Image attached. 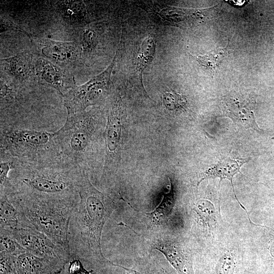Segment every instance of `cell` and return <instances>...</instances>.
<instances>
[{
  "instance_id": "cell-1",
  "label": "cell",
  "mask_w": 274,
  "mask_h": 274,
  "mask_svg": "<svg viewBox=\"0 0 274 274\" xmlns=\"http://www.w3.org/2000/svg\"><path fill=\"white\" fill-rule=\"evenodd\" d=\"M90 118L84 111L68 115L64 125L55 132L63 153L75 161L80 160L89 144L91 129Z\"/></svg>"
},
{
  "instance_id": "cell-2",
  "label": "cell",
  "mask_w": 274,
  "mask_h": 274,
  "mask_svg": "<svg viewBox=\"0 0 274 274\" xmlns=\"http://www.w3.org/2000/svg\"><path fill=\"white\" fill-rule=\"evenodd\" d=\"M116 58V55L102 72L94 76L85 83L76 86L63 96V104L68 115L84 111L88 107L95 104L111 83V75Z\"/></svg>"
},
{
  "instance_id": "cell-3",
  "label": "cell",
  "mask_w": 274,
  "mask_h": 274,
  "mask_svg": "<svg viewBox=\"0 0 274 274\" xmlns=\"http://www.w3.org/2000/svg\"><path fill=\"white\" fill-rule=\"evenodd\" d=\"M32 43L39 54L38 56L70 70L83 59L80 44L75 42L43 39Z\"/></svg>"
},
{
  "instance_id": "cell-4",
  "label": "cell",
  "mask_w": 274,
  "mask_h": 274,
  "mask_svg": "<svg viewBox=\"0 0 274 274\" xmlns=\"http://www.w3.org/2000/svg\"><path fill=\"white\" fill-rule=\"evenodd\" d=\"M34 72L39 83L53 88L62 96L77 86L70 70L38 55L34 56Z\"/></svg>"
},
{
  "instance_id": "cell-5",
  "label": "cell",
  "mask_w": 274,
  "mask_h": 274,
  "mask_svg": "<svg viewBox=\"0 0 274 274\" xmlns=\"http://www.w3.org/2000/svg\"><path fill=\"white\" fill-rule=\"evenodd\" d=\"M55 132L27 129L6 130L1 136V146L18 153L44 149L54 141Z\"/></svg>"
},
{
  "instance_id": "cell-6",
  "label": "cell",
  "mask_w": 274,
  "mask_h": 274,
  "mask_svg": "<svg viewBox=\"0 0 274 274\" xmlns=\"http://www.w3.org/2000/svg\"><path fill=\"white\" fill-rule=\"evenodd\" d=\"M81 184L79 194L82 220L89 232L100 244L101 229L105 222V208L100 197L86 179Z\"/></svg>"
},
{
  "instance_id": "cell-7",
  "label": "cell",
  "mask_w": 274,
  "mask_h": 274,
  "mask_svg": "<svg viewBox=\"0 0 274 274\" xmlns=\"http://www.w3.org/2000/svg\"><path fill=\"white\" fill-rule=\"evenodd\" d=\"M1 73L16 83L35 79L34 56L27 51L1 59Z\"/></svg>"
},
{
  "instance_id": "cell-8",
  "label": "cell",
  "mask_w": 274,
  "mask_h": 274,
  "mask_svg": "<svg viewBox=\"0 0 274 274\" xmlns=\"http://www.w3.org/2000/svg\"><path fill=\"white\" fill-rule=\"evenodd\" d=\"M248 160H249L248 158L238 160L232 159L229 157L224 158L219 161L214 166L208 168L203 173L202 176L197 183V185H198L202 180L210 178H219L220 179V184L221 181L223 179L228 180L231 184L233 191L236 199L242 208L247 213L248 219L250 222H251L252 224H253V223L250 220V217L246 208L239 202V200L237 198L233 184V178L234 176L238 173H241L240 172L241 167L244 163L248 162Z\"/></svg>"
},
{
  "instance_id": "cell-9",
  "label": "cell",
  "mask_w": 274,
  "mask_h": 274,
  "mask_svg": "<svg viewBox=\"0 0 274 274\" xmlns=\"http://www.w3.org/2000/svg\"><path fill=\"white\" fill-rule=\"evenodd\" d=\"M15 239L23 248L40 256H52L54 250L49 241L34 231L20 229L16 233Z\"/></svg>"
},
{
  "instance_id": "cell-10",
  "label": "cell",
  "mask_w": 274,
  "mask_h": 274,
  "mask_svg": "<svg viewBox=\"0 0 274 274\" xmlns=\"http://www.w3.org/2000/svg\"><path fill=\"white\" fill-rule=\"evenodd\" d=\"M227 115L234 122L246 128H252L257 131L261 130L258 127L253 112L247 104L235 99L229 100L226 104Z\"/></svg>"
},
{
  "instance_id": "cell-11",
  "label": "cell",
  "mask_w": 274,
  "mask_h": 274,
  "mask_svg": "<svg viewBox=\"0 0 274 274\" xmlns=\"http://www.w3.org/2000/svg\"><path fill=\"white\" fill-rule=\"evenodd\" d=\"M26 185L33 189L45 193H59L67 189V182L42 176L36 175L22 179Z\"/></svg>"
},
{
  "instance_id": "cell-12",
  "label": "cell",
  "mask_w": 274,
  "mask_h": 274,
  "mask_svg": "<svg viewBox=\"0 0 274 274\" xmlns=\"http://www.w3.org/2000/svg\"><path fill=\"white\" fill-rule=\"evenodd\" d=\"M36 215H33L34 221L37 224L47 233L52 235H59L61 236L65 235V223H63L61 217L57 216L54 213H35Z\"/></svg>"
},
{
  "instance_id": "cell-13",
  "label": "cell",
  "mask_w": 274,
  "mask_h": 274,
  "mask_svg": "<svg viewBox=\"0 0 274 274\" xmlns=\"http://www.w3.org/2000/svg\"><path fill=\"white\" fill-rule=\"evenodd\" d=\"M121 120L117 106L113 107L108 117L106 139L108 151H114L117 147L121 134Z\"/></svg>"
},
{
  "instance_id": "cell-14",
  "label": "cell",
  "mask_w": 274,
  "mask_h": 274,
  "mask_svg": "<svg viewBox=\"0 0 274 274\" xmlns=\"http://www.w3.org/2000/svg\"><path fill=\"white\" fill-rule=\"evenodd\" d=\"M155 249L163 253L172 266L180 272L185 270V258L181 248L170 242H161L155 245Z\"/></svg>"
},
{
  "instance_id": "cell-15",
  "label": "cell",
  "mask_w": 274,
  "mask_h": 274,
  "mask_svg": "<svg viewBox=\"0 0 274 274\" xmlns=\"http://www.w3.org/2000/svg\"><path fill=\"white\" fill-rule=\"evenodd\" d=\"M59 2V10L62 17L67 21L80 23L83 20H84L86 11L82 2L70 1Z\"/></svg>"
},
{
  "instance_id": "cell-16",
  "label": "cell",
  "mask_w": 274,
  "mask_h": 274,
  "mask_svg": "<svg viewBox=\"0 0 274 274\" xmlns=\"http://www.w3.org/2000/svg\"><path fill=\"white\" fill-rule=\"evenodd\" d=\"M95 26L93 24H89L82 31L79 44L83 59L91 53L97 45L98 35Z\"/></svg>"
},
{
  "instance_id": "cell-17",
  "label": "cell",
  "mask_w": 274,
  "mask_h": 274,
  "mask_svg": "<svg viewBox=\"0 0 274 274\" xmlns=\"http://www.w3.org/2000/svg\"><path fill=\"white\" fill-rule=\"evenodd\" d=\"M156 44L154 39L148 37L143 42L140 52L137 57L136 66L142 74L143 71L153 59L155 52Z\"/></svg>"
},
{
  "instance_id": "cell-18",
  "label": "cell",
  "mask_w": 274,
  "mask_h": 274,
  "mask_svg": "<svg viewBox=\"0 0 274 274\" xmlns=\"http://www.w3.org/2000/svg\"><path fill=\"white\" fill-rule=\"evenodd\" d=\"M195 211L201 220L204 226L211 230L217 223L215 208L213 204L207 200H200L196 205Z\"/></svg>"
},
{
  "instance_id": "cell-19",
  "label": "cell",
  "mask_w": 274,
  "mask_h": 274,
  "mask_svg": "<svg viewBox=\"0 0 274 274\" xmlns=\"http://www.w3.org/2000/svg\"><path fill=\"white\" fill-rule=\"evenodd\" d=\"M224 56V49L218 48L212 50L208 54L199 55L195 57V59L200 66L214 72L219 66Z\"/></svg>"
},
{
  "instance_id": "cell-20",
  "label": "cell",
  "mask_w": 274,
  "mask_h": 274,
  "mask_svg": "<svg viewBox=\"0 0 274 274\" xmlns=\"http://www.w3.org/2000/svg\"><path fill=\"white\" fill-rule=\"evenodd\" d=\"M170 184L169 191L164 194L160 203L154 211L148 213L154 221L157 222L160 221L161 218L165 217L173 208L174 198L172 182H170Z\"/></svg>"
},
{
  "instance_id": "cell-21",
  "label": "cell",
  "mask_w": 274,
  "mask_h": 274,
  "mask_svg": "<svg viewBox=\"0 0 274 274\" xmlns=\"http://www.w3.org/2000/svg\"><path fill=\"white\" fill-rule=\"evenodd\" d=\"M18 222L17 211L4 196L1 199V226L14 227Z\"/></svg>"
},
{
  "instance_id": "cell-22",
  "label": "cell",
  "mask_w": 274,
  "mask_h": 274,
  "mask_svg": "<svg viewBox=\"0 0 274 274\" xmlns=\"http://www.w3.org/2000/svg\"><path fill=\"white\" fill-rule=\"evenodd\" d=\"M235 268V262L232 255L226 252L218 260L213 274H233Z\"/></svg>"
},
{
  "instance_id": "cell-23",
  "label": "cell",
  "mask_w": 274,
  "mask_h": 274,
  "mask_svg": "<svg viewBox=\"0 0 274 274\" xmlns=\"http://www.w3.org/2000/svg\"><path fill=\"white\" fill-rule=\"evenodd\" d=\"M164 107L169 111H178L183 108L187 103L185 96L178 93L166 92L162 97Z\"/></svg>"
},
{
  "instance_id": "cell-24",
  "label": "cell",
  "mask_w": 274,
  "mask_h": 274,
  "mask_svg": "<svg viewBox=\"0 0 274 274\" xmlns=\"http://www.w3.org/2000/svg\"><path fill=\"white\" fill-rule=\"evenodd\" d=\"M14 239H12L6 235H1V251L3 253L12 254L20 252L21 249L18 248Z\"/></svg>"
},
{
  "instance_id": "cell-25",
  "label": "cell",
  "mask_w": 274,
  "mask_h": 274,
  "mask_svg": "<svg viewBox=\"0 0 274 274\" xmlns=\"http://www.w3.org/2000/svg\"><path fill=\"white\" fill-rule=\"evenodd\" d=\"M12 165V163L10 161H3L1 162L0 182L1 187L6 183Z\"/></svg>"
},
{
  "instance_id": "cell-26",
  "label": "cell",
  "mask_w": 274,
  "mask_h": 274,
  "mask_svg": "<svg viewBox=\"0 0 274 274\" xmlns=\"http://www.w3.org/2000/svg\"><path fill=\"white\" fill-rule=\"evenodd\" d=\"M1 31L9 30H16L19 31L21 32H23L25 33L26 32L24 31H23V29H22L20 27L16 25L15 24H14L12 21H11L10 20L6 18L1 17Z\"/></svg>"
},
{
  "instance_id": "cell-27",
  "label": "cell",
  "mask_w": 274,
  "mask_h": 274,
  "mask_svg": "<svg viewBox=\"0 0 274 274\" xmlns=\"http://www.w3.org/2000/svg\"><path fill=\"white\" fill-rule=\"evenodd\" d=\"M70 274H90V272L86 270L82 266L80 261L75 260L72 261L69 266Z\"/></svg>"
},
{
  "instance_id": "cell-28",
  "label": "cell",
  "mask_w": 274,
  "mask_h": 274,
  "mask_svg": "<svg viewBox=\"0 0 274 274\" xmlns=\"http://www.w3.org/2000/svg\"><path fill=\"white\" fill-rule=\"evenodd\" d=\"M119 266L122 267L126 271V274H142L141 272L135 270L134 269L126 268L121 266Z\"/></svg>"
},
{
  "instance_id": "cell-29",
  "label": "cell",
  "mask_w": 274,
  "mask_h": 274,
  "mask_svg": "<svg viewBox=\"0 0 274 274\" xmlns=\"http://www.w3.org/2000/svg\"><path fill=\"white\" fill-rule=\"evenodd\" d=\"M270 252L271 256L274 257V239L272 241L270 245Z\"/></svg>"
}]
</instances>
